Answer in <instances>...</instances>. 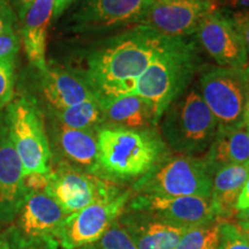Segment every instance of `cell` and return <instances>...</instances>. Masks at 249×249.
Masks as SVG:
<instances>
[{"mask_svg":"<svg viewBox=\"0 0 249 249\" xmlns=\"http://www.w3.org/2000/svg\"><path fill=\"white\" fill-rule=\"evenodd\" d=\"M166 38L144 24L128 28L93 46L80 71L97 98L130 95Z\"/></svg>","mask_w":249,"mask_h":249,"instance_id":"1","label":"cell"},{"mask_svg":"<svg viewBox=\"0 0 249 249\" xmlns=\"http://www.w3.org/2000/svg\"><path fill=\"white\" fill-rule=\"evenodd\" d=\"M99 178L114 183L143 178L169 157V148L156 128L128 129L102 127L97 129Z\"/></svg>","mask_w":249,"mask_h":249,"instance_id":"2","label":"cell"},{"mask_svg":"<svg viewBox=\"0 0 249 249\" xmlns=\"http://www.w3.org/2000/svg\"><path fill=\"white\" fill-rule=\"evenodd\" d=\"M200 52L195 42L167 37L130 95L150 103L160 124L166 108L188 89L200 70Z\"/></svg>","mask_w":249,"mask_h":249,"instance_id":"3","label":"cell"},{"mask_svg":"<svg viewBox=\"0 0 249 249\" xmlns=\"http://www.w3.org/2000/svg\"><path fill=\"white\" fill-rule=\"evenodd\" d=\"M161 138L179 155L207 152L217 133V120L193 86L176 99L160 118Z\"/></svg>","mask_w":249,"mask_h":249,"instance_id":"4","label":"cell"},{"mask_svg":"<svg viewBox=\"0 0 249 249\" xmlns=\"http://www.w3.org/2000/svg\"><path fill=\"white\" fill-rule=\"evenodd\" d=\"M213 172L204 157L169 156L147 176L134 183L133 194L209 197Z\"/></svg>","mask_w":249,"mask_h":249,"instance_id":"5","label":"cell"},{"mask_svg":"<svg viewBox=\"0 0 249 249\" xmlns=\"http://www.w3.org/2000/svg\"><path fill=\"white\" fill-rule=\"evenodd\" d=\"M4 116L24 176L48 174L52 152L38 105L29 96H20L5 107Z\"/></svg>","mask_w":249,"mask_h":249,"instance_id":"6","label":"cell"},{"mask_svg":"<svg viewBox=\"0 0 249 249\" xmlns=\"http://www.w3.org/2000/svg\"><path fill=\"white\" fill-rule=\"evenodd\" d=\"M198 88L216 118L217 129L244 126L247 96V65L242 68L209 66L202 70Z\"/></svg>","mask_w":249,"mask_h":249,"instance_id":"7","label":"cell"},{"mask_svg":"<svg viewBox=\"0 0 249 249\" xmlns=\"http://www.w3.org/2000/svg\"><path fill=\"white\" fill-rule=\"evenodd\" d=\"M48 179L45 193L55 200L67 214L96 202L111 200L124 191L118 183L55 160H51Z\"/></svg>","mask_w":249,"mask_h":249,"instance_id":"8","label":"cell"},{"mask_svg":"<svg viewBox=\"0 0 249 249\" xmlns=\"http://www.w3.org/2000/svg\"><path fill=\"white\" fill-rule=\"evenodd\" d=\"M155 0H80L68 18L67 30L97 35L141 24Z\"/></svg>","mask_w":249,"mask_h":249,"instance_id":"9","label":"cell"},{"mask_svg":"<svg viewBox=\"0 0 249 249\" xmlns=\"http://www.w3.org/2000/svg\"><path fill=\"white\" fill-rule=\"evenodd\" d=\"M132 195V189H124L117 197L96 202L68 214L57 235L59 247L80 249L97 241L119 219Z\"/></svg>","mask_w":249,"mask_h":249,"instance_id":"10","label":"cell"},{"mask_svg":"<svg viewBox=\"0 0 249 249\" xmlns=\"http://www.w3.org/2000/svg\"><path fill=\"white\" fill-rule=\"evenodd\" d=\"M126 209L140 211L172 225L194 227L216 219L209 197L133 194Z\"/></svg>","mask_w":249,"mask_h":249,"instance_id":"11","label":"cell"},{"mask_svg":"<svg viewBox=\"0 0 249 249\" xmlns=\"http://www.w3.org/2000/svg\"><path fill=\"white\" fill-rule=\"evenodd\" d=\"M217 8L214 0H155L141 24L166 37L185 38Z\"/></svg>","mask_w":249,"mask_h":249,"instance_id":"12","label":"cell"},{"mask_svg":"<svg viewBox=\"0 0 249 249\" xmlns=\"http://www.w3.org/2000/svg\"><path fill=\"white\" fill-rule=\"evenodd\" d=\"M195 35L198 45L219 67L242 68L248 64V54L241 36L224 9L217 8L208 15Z\"/></svg>","mask_w":249,"mask_h":249,"instance_id":"13","label":"cell"},{"mask_svg":"<svg viewBox=\"0 0 249 249\" xmlns=\"http://www.w3.org/2000/svg\"><path fill=\"white\" fill-rule=\"evenodd\" d=\"M22 164L0 112V223H13L27 195Z\"/></svg>","mask_w":249,"mask_h":249,"instance_id":"14","label":"cell"},{"mask_svg":"<svg viewBox=\"0 0 249 249\" xmlns=\"http://www.w3.org/2000/svg\"><path fill=\"white\" fill-rule=\"evenodd\" d=\"M68 214L45 192H27L11 231L23 238L55 239Z\"/></svg>","mask_w":249,"mask_h":249,"instance_id":"15","label":"cell"},{"mask_svg":"<svg viewBox=\"0 0 249 249\" xmlns=\"http://www.w3.org/2000/svg\"><path fill=\"white\" fill-rule=\"evenodd\" d=\"M38 91L48 113L97 97L80 71L54 65L38 71Z\"/></svg>","mask_w":249,"mask_h":249,"instance_id":"16","label":"cell"},{"mask_svg":"<svg viewBox=\"0 0 249 249\" xmlns=\"http://www.w3.org/2000/svg\"><path fill=\"white\" fill-rule=\"evenodd\" d=\"M51 160H61L96 176L98 142L96 129H75L51 120Z\"/></svg>","mask_w":249,"mask_h":249,"instance_id":"17","label":"cell"},{"mask_svg":"<svg viewBox=\"0 0 249 249\" xmlns=\"http://www.w3.org/2000/svg\"><path fill=\"white\" fill-rule=\"evenodd\" d=\"M119 222L138 249H174L188 230L126 208Z\"/></svg>","mask_w":249,"mask_h":249,"instance_id":"18","label":"cell"},{"mask_svg":"<svg viewBox=\"0 0 249 249\" xmlns=\"http://www.w3.org/2000/svg\"><path fill=\"white\" fill-rule=\"evenodd\" d=\"M54 0H34L21 20V38L26 57L36 71L46 70V36L53 17Z\"/></svg>","mask_w":249,"mask_h":249,"instance_id":"19","label":"cell"},{"mask_svg":"<svg viewBox=\"0 0 249 249\" xmlns=\"http://www.w3.org/2000/svg\"><path fill=\"white\" fill-rule=\"evenodd\" d=\"M104 116V126L128 129L156 128L154 107L144 98L135 95L97 98Z\"/></svg>","mask_w":249,"mask_h":249,"instance_id":"20","label":"cell"},{"mask_svg":"<svg viewBox=\"0 0 249 249\" xmlns=\"http://www.w3.org/2000/svg\"><path fill=\"white\" fill-rule=\"evenodd\" d=\"M249 177V160L218 169L213 174L211 208L214 217L229 220L235 216V204Z\"/></svg>","mask_w":249,"mask_h":249,"instance_id":"21","label":"cell"},{"mask_svg":"<svg viewBox=\"0 0 249 249\" xmlns=\"http://www.w3.org/2000/svg\"><path fill=\"white\" fill-rule=\"evenodd\" d=\"M204 158L213 174L226 165L249 160V134L245 124L234 129H217Z\"/></svg>","mask_w":249,"mask_h":249,"instance_id":"22","label":"cell"},{"mask_svg":"<svg viewBox=\"0 0 249 249\" xmlns=\"http://www.w3.org/2000/svg\"><path fill=\"white\" fill-rule=\"evenodd\" d=\"M48 114L51 120L70 128L97 130L104 126V116L97 97Z\"/></svg>","mask_w":249,"mask_h":249,"instance_id":"23","label":"cell"},{"mask_svg":"<svg viewBox=\"0 0 249 249\" xmlns=\"http://www.w3.org/2000/svg\"><path fill=\"white\" fill-rule=\"evenodd\" d=\"M223 219L211 220L194 227H189L174 249H217Z\"/></svg>","mask_w":249,"mask_h":249,"instance_id":"24","label":"cell"},{"mask_svg":"<svg viewBox=\"0 0 249 249\" xmlns=\"http://www.w3.org/2000/svg\"><path fill=\"white\" fill-rule=\"evenodd\" d=\"M80 249H138L128 233L117 219L97 241Z\"/></svg>","mask_w":249,"mask_h":249,"instance_id":"25","label":"cell"},{"mask_svg":"<svg viewBox=\"0 0 249 249\" xmlns=\"http://www.w3.org/2000/svg\"><path fill=\"white\" fill-rule=\"evenodd\" d=\"M15 93V60L0 61V111L13 101Z\"/></svg>","mask_w":249,"mask_h":249,"instance_id":"26","label":"cell"},{"mask_svg":"<svg viewBox=\"0 0 249 249\" xmlns=\"http://www.w3.org/2000/svg\"><path fill=\"white\" fill-rule=\"evenodd\" d=\"M217 249H249V244L236 229L234 223L223 220Z\"/></svg>","mask_w":249,"mask_h":249,"instance_id":"27","label":"cell"},{"mask_svg":"<svg viewBox=\"0 0 249 249\" xmlns=\"http://www.w3.org/2000/svg\"><path fill=\"white\" fill-rule=\"evenodd\" d=\"M11 249H59V244L55 239L23 238L11 230L6 231Z\"/></svg>","mask_w":249,"mask_h":249,"instance_id":"28","label":"cell"},{"mask_svg":"<svg viewBox=\"0 0 249 249\" xmlns=\"http://www.w3.org/2000/svg\"><path fill=\"white\" fill-rule=\"evenodd\" d=\"M20 45L21 39L15 31L1 34L0 35V61L17 60Z\"/></svg>","mask_w":249,"mask_h":249,"instance_id":"29","label":"cell"},{"mask_svg":"<svg viewBox=\"0 0 249 249\" xmlns=\"http://www.w3.org/2000/svg\"><path fill=\"white\" fill-rule=\"evenodd\" d=\"M227 17L230 18L231 22L239 35L241 36L242 42H244L246 51L249 57V11H238V12H231L224 9Z\"/></svg>","mask_w":249,"mask_h":249,"instance_id":"30","label":"cell"},{"mask_svg":"<svg viewBox=\"0 0 249 249\" xmlns=\"http://www.w3.org/2000/svg\"><path fill=\"white\" fill-rule=\"evenodd\" d=\"M18 21L17 14L8 2L6 0H0V35L8 31H15Z\"/></svg>","mask_w":249,"mask_h":249,"instance_id":"31","label":"cell"},{"mask_svg":"<svg viewBox=\"0 0 249 249\" xmlns=\"http://www.w3.org/2000/svg\"><path fill=\"white\" fill-rule=\"evenodd\" d=\"M6 1L13 8L18 21H21L23 18L24 14H26V12L28 11V8L33 4L34 0H6Z\"/></svg>","mask_w":249,"mask_h":249,"instance_id":"32","label":"cell"},{"mask_svg":"<svg viewBox=\"0 0 249 249\" xmlns=\"http://www.w3.org/2000/svg\"><path fill=\"white\" fill-rule=\"evenodd\" d=\"M80 0H54L53 17H52V20L57 21L71 5L76 4Z\"/></svg>","mask_w":249,"mask_h":249,"instance_id":"33","label":"cell"},{"mask_svg":"<svg viewBox=\"0 0 249 249\" xmlns=\"http://www.w3.org/2000/svg\"><path fill=\"white\" fill-rule=\"evenodd\" d=\"M222 5L226 11H249V0H223Z\"/></svg>","mask_w":249,"mask_h":249,"instance_id":"34","label":"cell"},{"mask_svg":"<svg viewBox=\"0 0 249 249\" xmlns=\"http://www.w3.org/2000/svg\"><path fill=\"white\" fill-rule=\"evenodd\" d=\"M247 208H249V177L245 183L244 188H242L240 195H239L238 201H236L235 210L238 213V211L245 210Z\"/></svg>","mask_w":249,"mask_h":249,"instance_id":"35","label":"cell"},{"mask_svg":"<svg viewBox=\"0 0 249 249\" xmlns=\"http://www.w3.org/2000/svg\"><path fill=\"white\" fill-rule=\"evenodd\" d=\"M244 123L249 134V64H247V96H246V105L244 112Z\"/></svg>","mask_w":249,"mask_h":249,"instance_id":"36","label":"cell"},{"mask_svg":"<svg viewBox=\"0 0 249 249\" xmlns=\"http://www.w3.org/2000/svg\"><path fill=\"white\" fill-rule=\"evenodd\" d=\"M234 223V225L236 226V229L239 230V232L241 233L242 236L247 240V242L249 244V224H246V223H240V222H233Z\"/></svg>","mask_w":249,"mask_h":249,"instance_id":"37","label":"cell"},{"mask_svg":"<svg viewBox=\"0 0 249 249\" xmlns=\"http://www.w3.org/2000/svg\"><path fill=\"white\" fill-rule=\"evenodd\" d=\"M234 218H235V222L249 224V208H247V209L245 210L238 211V213H235Z\"/></svg>","mask_w":249,"mask_h":249,"instance_id":"38","label":"cell"},{"mask_svg":"<svg viewBox=\"0 0 249 249\" xmlns=\"http://www.w3.org/2000/svg\"><path fill=\"white\" fill-rule=\"evenodd\" d=\"M0 249H11L6 232L0 231Z\"/></svg>","mask_w":249,"mask_h":249,"instance_id":"39","label":"cell"},{"mask_svg":"<svg viewBox=\"0 0 249 249\" xmlns=\"http://www.w3.org/2000/svg\"><path fill=\"white\" fill-rule=\"evenodd\" d=\"M0 112H1V111H0Z\"/></svg>","mask_w":249,"mask_h":249,"instance_id":"40","label":"cell"}]
</instances>
